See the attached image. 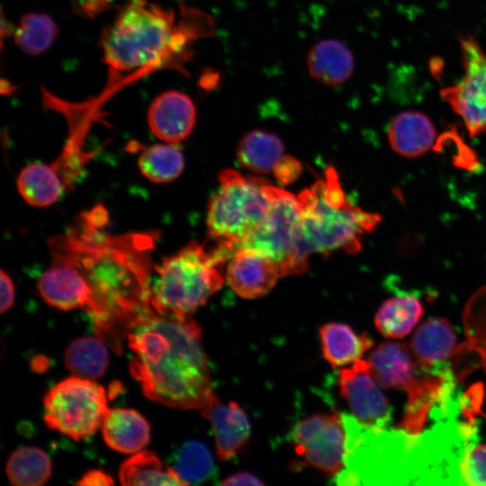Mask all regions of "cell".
<instances>
[{"label":"cell","mask_w":486,"mask_h":486,"mask_svg":"<svg viewBox=\"0 0 486 486\" xmlns=\"http://www.w3.org/2000/svg\"><path fill=\"white\" fill-rule=\"evenodd\" d=\"M186 483H201L212 479L216 466L208 447L196 440L184 443L174 457L172 466Z\"/></svg>","instance_id":"cell-32"},{"label":"cell","mask_w":486,"mask_h":486,"mask_svg":"<svg viewBox=\"0 0 486 486\" xmlns=\"http://www.w3.org/2000/svg\"><path fill=\"white\" fill-rule=\"evenodd\" d=\"M80 486H102L112 485L114 482L112 477L101 470L87 471L76 482Z\"/></svg>","instance_id":"cell-36"},{"label":"cell","mask_w":486,"mask_h":486,"mask_svg":"<svg viewBox=\"0 0 486 486\" xmlns=\"http://www.w3.org/2000/svg\"><path fill=\"white\" fill-rule=\"evenodd\" d=\"M130 372L152 401L180 410L202 409L213 397L202 330L190 314L151 306L128 326Z\"/></svg>","instance_id":"cell-2"},{"label":"cell","mask_w":486,"mask_h":486,"mask_svg":"<svg viewBox=\"0 0 486 486\" xmlns=\"http://www.w3.org/2000/svg\"><path fill=\"white\" fill-rule=\"evenodd\" d=\"M300 214L298 196L272 184L266 218L237 244L233 254L241 248H254L276 264L282 277L303 273L309 267V255L300 239Z\"/></svg>","instance_id":"cell-8"},{"label":"cell","mask_w":486,"mask_h":486,"mask_svg":"<svg viewBox=\"0 0 486 486\" xmlns=\"http://www.w3.org/2000/svg\"><path fill=\"white\" fill-rule=\"evenodd\" d=\"M456 344L450 323L441 318L429 319L414 332L409 345L419 365L432 374L449 372L446 361Z\"/></svg>","instance_id":"cell-19"},{"label":"cell","mask_w":486,"mask_h":486,"mask_svg":"<svg viewBox=\"0 0 486 486\" xmlns=\"http://www.w3.org/2000/svg\"><path fill=\"white\" fill-rule=\"evenodd\" d=\"M5 472L9 481L16 486H40L51 475V463L42 449L22 446L8 457Z\"/></svg>","instance_id":"cell-30"},{"label":"cell","mask_w":486,"mask_h":486,"mask_svg":"<svg viewBox=\"0 0 486 486\" xmlns=\"http://www.w3.org/2000/svg\"><path fill=\"white\" fill-rule=\"evenodd\" d=\"M16 185L23 200L36 207L54 204L66 191L50 165L40 162L24 166L18 175Z\"/></svg>","instance_id":"cell-24"},{"label":"cell","mask_w":486,"mask_h":486,"mask_svg":"<svg viewBox=\"0 0 486 486\" xmlns=\"http://www.w3.org/2000/svg\"><path fill=\"white\" fill-rule=\"evenodd\" d=\"M423 313L420 301L410 294L386 300L374 316L376 329L384 337L401 338L417 325Z\"/></svg>","instance_id":"cell-27"},{"label":"cell","mask_w":486,"mask_h":486,"mask_svg":"<svg viewBox=\"0 0 486 486\" xmlns=\"http://www.w3.org/2000/svg\"><path fill=\"white\" fill-rule=\"evenodd\" d=\"M122 485H186L176 470L151 451L142 450L125 460L119 470Z\"/></svg>","instance_id":"cell-26"},{"label":"cell","mask_w":486,"mask_h":486,"mask_svg":"<svg viewBox=\"0 0 486 486\" xmlns=\"http://www.w3.org/2000/svg\"><path fill=\"white\" fill-rule=\"evenodd\" d=\"M225 277L238 295L256 299L268 293L282 276L270 257L254 248H241L229 259Z\"/></svg>","instance_id":"cell-15"},{"label":"cell","mask_w":486,"mask_h":486,"mask_svg":"<svg viewBox=\"0 0 486 486\" xmlns=\"http://www.w3.org/2000/svg\"><path fill=\"white\" fill-rule=\"evenodd\" d=\"M223 265L212 250L194 240L154 266L151 304L157 310L191 314L218 292Z\"/></svg>","instance_id":"cell-7"},{"label":"cell","mask_w":486,"mask_h":486,"mask_svg":"<svg viewBox=\"0 0 486 486\" xmlns=\"http://www.w3.org/2000/svg\"><path fill=\"white\" fill-rule=\"evenodd\" d=\"M196 122L193 100L184 93L169 90L160 94L148 111L152 133L167 143L178 144L192 133Z\"/></svg>","instance_id":"cell-16"},{"label":"cell","mask_w":486,"mask_h":486,"mask_svg":"<svg viewBox=\"0 0 486 486\" xmlns=\"http://www.w3.org/2000/svg\"><path fill=\"white\" fill-rule=\"evenodd\" d=\"M45 100L50 106L63 113L69 124V133L65 146L50 166L62 181L66 191L75 185L84 166L93 156L84 149V143L92 119H94L99 103L90 101L80 104H71L44 91Z\"/></svg>","instance_id":"cell-13"},{"label":"cell","mask_w":486,"mask_h":486,"mask_svg":"<svg viewBox=\"0 0 486 486\" xmlns=\"http://www.w3.org/2000/svg\"><path fill=\"white\" fill-rule=\"evenodd\" d=\"M302 164L291 155H284L273 169L276 180L283 184L293 183L301 175Z\"/></svg>","instance_id":"cell-34"},{"label":"cell","mask_w":486,"mask_h":486,"mask_svg":"<svg viewBox=\"0 0 486 486\" xmlns=\"http://www.w3.org/2000/svg\"><path fill=\"white\" fill-rule=\"evenodd\" d=\"M202 415L211 422L220 459L233 457L248 442L251 433L249 419L237 402L222 404L214 394L202 409Z\"/></svg>","instance_id":"cell-17"},{"label":"cell","mask_w":486,"mask_h":486,"mask_svg":"<svg viewBox=\"0 0 486 486\" xmlns=\"http://www.w3.org/2000/svg\"><path fill=\"white\" fill-rule=\"evenodd\" d=\"M320 341L323 357L334 368L354 363L374 344L368 335L338 322L321 326Z\"/></svg>","instance_id":"cell-23"},{"label":"cell","mask_w":486,"mask_h":486,"mask_svg":"<svg viewBox=\"0 0 486 486\" xmlns=\"http://www.w3.org/2000/svg\"><path fill=\"white\" fill-rule=\"evenodd\" d=\"M338 386L351 414L372 429L387 428L392 407L374 379L368 361L357 359L338 374Z\"/></svg>","instance_id":"cell-12"},{"label":"cell","mask_w":486,"mask_h":486,"mask_svg":"<svg viewBox=\"0 0 486 486\" xmlns=\"http://www.w3.org/2000/svg\"><path fill=\"white\" fill-rule=\"evenodd\" d=\"M107 213L97 206L79 215L65 232L50 238V252L73 264L92 292L86 310L102 335L124 334L130 322L152 306V252L157 231L110 234Z\"/></svg>","instance_id":"cell-1"},{"label":"cell","mask_w":486,"mask_h":486,"mask_svg":"<svg viewBox=\"0 0 486 486\" xmlns=\"http://www.w3.org/2000/svg\"><path fill=\"white\" fill-rule=\"evenodd\" d=\"M211 18L199 10H174L130 0L102 33L104 62L108 68L106 92L159 68H177L193 54V43L210 35Z\"/></svg>","instance_id":"cell-3"},{"label":"cell","mask_w":486,"mask_h":486,"mask_svg":"<svg viewBox=\"0 0 486 486\" xmlns=\"http://www.w3.org/2000/svg\"><path fill=\"white\" fill-rule=\"evenodd\" d=\"M64 361L66 367L74 374L96 379L105 374L109 354L101 338L82 337L68 345Z\"/></svg>","instance_id":"cell-29"},{"label":"cell","mask_w":486,"mask_h":486,"mask_svg":"<svg viewBox=\"0 0 486 486\" xmlns=\"http://www.w3.org/2000/svg\"><path fill=\"white\" fill-rule=\"evenodd\" d=\"M50 266L38 280V291L49 305L69 310L92 303V292L81 272L64 257L50 253Z\"/></svg>","instance_id":"cell-14"},{"label":"cell","mask_w":486,"mask_h":486,"mask_svg":"<svg viewBox=\"0 0 486 486\" xmlns=\"http://www.w3.org/2000/svg\"><path fill=\"white\" fill-rule=\"evenodd\" d=\"M140 173L156 184L169 183L184 170V158L177 144H154L145 147L138 158Z\"/></svg>","instance_id":"cell-28"},{"label":"cell","mask_w":486,"mask_h":486,"mask_svg":"<svg viewBox=\"0 0 486 486\" xmlns=\"http://www.w3.org/2000/svg\"><path fill=\"white\" fill-rule=\"evenodd\" d=\"M463 78L441 97L463 120L471 137L486 132V54L470 34L459 38Z\"/></svg>","instance_id":"cell-10"},{"label":"cell","mask_w":486,"mask_h":486,"mask_svg":"<svg viewBox=\"0 0 486 486\" xmlns=\"http://www.w3.org/2000/svg\"><path fill=\"white\" fill-rule=\"evenodd\" d=\"M372 374L382 388L407 391L424 373L408 345L386 342L376 347L367 360Z\"/></svg>","instance_id":"cell-18"},{"label":"cell","mask_w":486,"mask_h":486,"mask_svg":"<svg viewBox=\"0 0 486 486\" xmlns=\"http://www.w3.org/2000/svg\"><path fill=\"white\" fill-rule=\"evenodd\" d=\"M355 68L354 56L342 41L327 39L318 41L307 56L310 76L326 86H339L347 81Z\"/></svg>","instance_id":"cell-21"},{"label":"cell","mask_w":486,"mask_h":486,"mask_svg":"<svg viewBox=\"0 0 486 486\" xmlns=\"http://www.w3.org/2000/svg\"><path fill=\"white\" fill-rule=\"evenodd\" d=\"M284 155V146L278 136L264 130H253L238 141L237 158L239 164L256 174L273 172Z\"/></svg>","instance_id":"cell-25"},{"label":"cell","mask_w":486,"mask_h":486,"mask_svg":"<svg viewBox=\"0 0 486 486\" xmlns=\"http://www.w3.org/2000/svg\"><path fill=\"white\" fill-rule=\"evenodd\" d=\"M436 130L429 118L420 112L407 111L391 122L388 139L399 155L416 158L427 153L436 143Z\"/></svg>","instance_id":"cell-20"},{"label":"cell","mask_w":486,"mask_h":486,"mask_svg":"<svg viewBox=\"0 0 486 486\" xmlns=\"http://www.w3.org/2000/svg\"><path fill=\"white\" fill-rule=\"evenodd\" d=\"M43 405L47 426L74 440L94 434L109 410L104 389L77 375L51 387L44 396Z\"/></svg>","instance_id":"cell-9"},{"label":"cell","mask_w":486,"mask_h":486,"mask_svg":"<svg viewBox=\"0 0 486 486\" xmlns=\"http://www.w3.org/2000/svg\"><path fill=\"white\" fill-rule=\"evenodd\" d=\"M463 485H486V444L471 445L461 465Z\"/></svg>","instance_id":"cell-33"},{"label":"cell","mask_w":486,"mask_h":486,"mask_svg":"<svg viewBox=\"0 0 486 486\" xmlns=\"http://www.w3.org/2000/svg\"><path fill=\"white\" fill-rule=\"evenodd\" d=\"M1 280V313H4L10 310L14 303L15 298L14 284L12 278L3 269L1 270L0 274Z\"/></svg>","instance_id":"cell-35"},{"label":"cell","mask_w":486,"mask_h":486,"mask_svg":"<svg viewBox=\"0 0 486 486\" xmlns=\"http://www.w3.org/2000/svg\"><path fill=\"white\" fill-rule=\"evenodd\" d=\"M291 439L295 454L305 464L332 475L343 468L346 431L338 413L303 418L292 428Z\"/></svg>","instance_id":"cell-11"},{"label":"cell","mask_w":486,"mask_h":486,"mask_svg":"<svg viewBox=\"0 0 486 486\" xmlns=\"http://www.w3.org/2000/svg\"><path fill=\"white\" fill-rule=\"evenodd\" d=\"M57 35L58 26L50 16L42 13H28L20 19L14 40L25 53L38 55L52 45Z\"/></svg>","instance_id":"cell-31"},{"label":"cell","mask_w":486,"mask_h":486,"mask_svg":"<svg viewBox=\"0 0 486 486\" xmlns=\"http://www.w3.org/2000/svg\"><path fill=\"white\" fill-rule=\"evenodd\" d=\"M301 202L299 233L304 251L328 255L337 250H360L364 234L380 222L376 213L353 205L331 166L323 179L298 195Z\"/></svg>","instance_id":"cell-4"},{"label":"cell","mask_w":486,"mask_h":486,"mask_svg":"<svg viewBox=\"0 0 486 486\" xmlns=\"http://www.w3.org/2000/svg\"><path fill=\"white\" fill-rule=\"evenodd\" d=\"M346 431L343 468L338 485L413 484V446L417 435L399 429H372L342 413Z\"/></svg>","instance_id":"cell-5"},{"label":"cell","mask_w":486,"mask_h":486,"mask_svg":"<svg viewBox=\"0 0 486 486\" xmlns=\"http://www.w3.org/2000/svg\"><path fill=\"white\" fill-rule=\"evenodd\" d=\"M223 485L238 486V485H263V482L258 477L248 472H236L228 476L223 482Z\"/></svg>","instance_id":"cell-37"},{"label":"cell","mask_w":486,"mask_h":486,"mask_svg":"<svg viewBox=\"0 0 486 486\" xmlns=\"http://www.w3.org/2000/svg\"><path fill=\"white\" fill-rule=\"evenodd\" d=\"M102 432L110 448L125 454L140 451L150 437L148 421L130 409L108 410L102 424Z\"/></svg>","instance_id":"cell-22"},{"label":"cell","mask_w":486,"mask_h":486,"mask_svg":"<svg viewBox=\"0 0 486 486\" xmlns=\"http://www.w3.org/2000/svg\"><path fill=\"white\" fill-rule=\"evenodd\" d=\"M271 184L229 168L219 175V187L209 202L206 226L217 241L214 254L223 262L266 218L271 204Z\"/></svg>","instance_id":"cell-6"}]
</instances>
